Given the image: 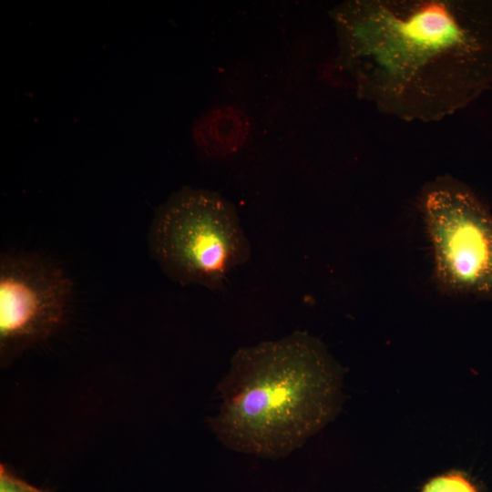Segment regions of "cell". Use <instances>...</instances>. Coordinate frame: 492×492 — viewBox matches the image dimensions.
Returning <instances> with one entry per match:
<instances>
[{
	"mask_svg": "<svg viewBox=\"0 0 492 492\" xmlns=\"http://www.w3.org/2000/svg\"><path fill=\"white\" fill-rule=\"evenodd\" d=\"M422 492H477V490L463 474L448 473L429 480Z\"/></svg>",
	"mask_w": 492,
	"mask_h": 492,
	"instance_id": "52a82bcc",
	"label": "cell"
},
{
	"mask_svg": "<svg viewBox=\"0 0 492 492\" xmlns=\"http://www.w3.org/2000/svg\"><path fill=\"white\" fill-rule=\"evenodd\" d=\"M210 425L227 447L287 456L318 432L340 404V370L316 338L294 332L237 350L218 387Z\"/></svg>",
	"mask_w": 492,
	"mask_h": 492,
	"instance_id": "7a4b0ae2",
	"label": "cell"
},
{
	"mask_svg": "<svg viewBox=\"0 0 492 492\" xmlns=\"http://www.w3.org/2000/svg\"><path fill=\"white\" fill-rule=\"evenodd\" d=\"M0 492H49L19 477L8 465H0Z\"/></svg>",
	"mask_w": 492,
	"mask_h": 492,
	"instance_id": "ba28073f",
	"label": "cell"
},
{
	"mask_svg": "<svg viewBox=\"0 0 492 492\" xmlns=\"http://www.w3.org/2000/svg\"><path fill=\"white\" fill-rule=\"evenodd\" d=\"M330 16L339 78L384 115L436 122L492 89V0H348Z\"/></svg>",
	"mask_w": 492,
	"mask_h": 492,
	"instance_id": "6da1fadb",
	"label": "cell"
},
{
	"mask_svg": "<svg viewBox=\"0 0 492 492\" xmlns=\"http://www.w3.org/2000/svg\"><path fill=\"white\" fill-rule=\"evenodd\" d=\"M435 274L453 293L492 298V212L466 183L430 181L420 198Z\"/></svg>",
	"mask_w": 492,
	"mask_h": 492,
	"instance_id": "277c9868",
	"label": "cell"
},
{
	"mask_svg": "<svg viewBox=\"0 0 492 492\" xmlns=\"http://www.w3.org/2000/svg\"><path fill=\"white\" fill-rule=\"evenodd\" d=\"M251 129L247 114L234 106L216 107L196 120L192 137L198 149L210 158H225L238 152Z\"/></svg>",
	"mask_w": 492,
	"mask_h": 492,
	"instance_id": "8992f818",
	"label": "cell"
},
{
	"mask_svg": "<svg viewBox=\"0 0 492 492\" xmlns=\"http://www.w3.org/2000/svg\"><path fill=\"white\" fill-rule=\"evenodd\" d=\"M148 247L171 280L213 291L222 290L227 275L251 256L234 206L215 191L191 187L174 192L157 209Z\"/></svg>",
	"mask_w": 492,
	"mask_h": 492,
	"instance_id": "3957f363",
	"label": "cell"
},
{
	"mask_svg": "<svg viewBox=\"0 0 492 492\" xmlns=\"http://www.w3.org/2000/svg\"><path fill=\"white\" fill-rule=\"evenodd\" d=\"M73 283L54 261L36 254L5 252L0 257V358L11 364L43 342L64 323Z\"/></svg>",
	"mask_w": 492,
	"mask_h": 492,
	"instance_id": "5b68a950",
	"label": "cell"
}]
</instances>
